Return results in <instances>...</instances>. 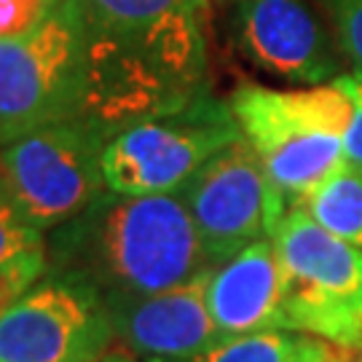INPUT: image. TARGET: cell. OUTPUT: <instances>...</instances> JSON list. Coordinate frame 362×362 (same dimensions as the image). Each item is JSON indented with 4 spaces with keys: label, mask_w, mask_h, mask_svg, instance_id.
<instances>
[{
    "label": "cell",
    "mask_w": 362,
    "mask_h": 362,
    "mask_svg": "<svg viewBox=\"0 0 362 362\" xmlns=\"http://www.w3.org/2000/svg\"><path fill=\"white\" fill-rule=\"evenodd\" d=\"M303 207L327 233L362 250V167L344 161Z\"/></svg>",
    "instance_id": "cell-13"
},
{
    "label": "cell",
    "mask_w": 362,
    "mask_h": 362,
    "mask_svg": "<svg viewBox=\"0 0 362 362\" xmlns=\"http://www.w3.org/2000/svg\"><path fill=\"white\" fill-rule=\"evenodd\" d=\"M274 245L285 272L287 330L327 341L349 351L362 349V250L341 242L311 218L303 204H290Z\"/></svg>",
    "instance_id": "cell-4"
},
{
    "label": "cell",
    "mask_w": 362,
    "mask_h": 362,
    "mask_svg": "<svg viewBox=\"0 0 362 362\" xmlns=\"http://www.w3.org/2000/svg\"><path fill=\"white\" fill-rule=\"evenodd\" d=\"M239 137L231 105L204 94L116 132L103 156L105 185L124 196L180 194L209 158Z\"/></svg>",
    "instance_id": "cell-5"
},
{
    "label": "cell",
    "mask_w": 362,
    "mask_h": 362,
    "mask_svg": "<svg viewBox=\"0 0 362 362\" xmlns=\"http://www.w3.org/2000/svg\"><path fill=\"white\" fill-rule=\"evenodd\" d=\"M204 296L223 338L290 333L285 272L274 239L255 242L207 272Z\"/></svg>",
    "instance_id": "cell-12"
},
{
    "label": "cell",
    "mask_w": 362,
    "mask_h": 362,
    "mask_svg": "<svg viewBox=\"0 0 362 362\" xmlns=\"http://www.w3.org/2000/svg\"><path fill=\"white\" fill-rule=\"evenodd\" d=\"M103 296L46 274L0 317V362H91L116 346Z\"/></svg>",
    "instance_id": "cell-9"
},
{
    "label": "cell",
    "mask_w": 362,
    "mask_h": 362,
    "mask_svg": "<svg viewBox=\"0 0 362 362\" xmlns=\"http://www.w3.org/2000/svg\"><path fill=\"white\" fill-rule=\"evenodd\" d=\"M290 362H360V357H354V351L333 346L327 341L311 336H296V351Z\"/></svg>",
    "instance_id": "cell-19"
},
{
    "label": "cell",
    "mask_w": 362,
    "mask_h": 362,
    "mask_svg": "<svg viewBox=\"0 0 362 362\" xmlns=\"http://www.w3.org/2000/svg\"><path fill=\"white\" fill-rule=\"evenodd\" d=\"M59 3L83 54V118L110 137L209 94V0Z\"/></svg>",
    "instance_id": "cell-1"
},
{
    "label": "cell",
    "mask_w": 362,
    "mask_h": 362,
    "mask_svg": "<svg viewBox=\"0 0 362 362\" xmlns=\"http://www.w3.org/2000/svg\"><path fill=\"white\" fill-rule=\"evenodd\" d=\"M91 362H140L132 351H127L124 346H113L110 351H105L103 357H97V360H91Z\"/></svg>",
    "instance_id": "cell-20"
},
{
    "label": "cell",
    "mask_w": 362,
    "mask_h": 362,
    "mask_svg": "<svg viewBox=\"0 0 362 362\" xmlns=\"http://www.w3.org/2000/svg\"><path fill=\"white\" fill-rule=\"evenodd\" d=\"M110 134L89 118H70L0 145V172L38 231L78 218L107 191L103 156Z\"/></svg>",
    "instance_id": "cell-6"
},
{
    "label": "cell",
    "mask_w": 362,
    "mask_h": 362,
    "mask_svg": "<svg viewBox=\"0 0 362 362\" xmlns=\"http://www.w3.org/2000/svg\"><path fill=\"white\" fill-rule=\"evenodd\" d=\"M49 272L100 296H151L188 285L212 266L180 194L105 191L89 209L46 233Z\"/></svg>",
    "instance_id": "cell-2"
},
{
    "label": "cell",
    "mask_w": 362,
    "mask_h": 362,
    "mask_svg": "<svg viewBox=\"0 0 362 362\" xmlns=\"http://www.w3.org/2000/svg\"><path fill=\"white\" fill-rule=\"evenodd\" d=\"M86 76L78 30L57 0L52 16L22 38L0 40V145L83 118Z\"/></svg>",
    "instance_id": "cell-7"
},
{
    "label": "cell",
    "mask_w": 362,
    "mask_h": 362,
    "mask_svg": "<svg viewBox=\"0 0 362 362\" xmlns=\"http://www.w3.org/2000/svg\"><path fill=\"white\" fill-rule=\"evenodd\" d=\"M54 3H57V0H54Z\"/></svg>",
    "instance_id": "cell-22"
},
{
    "label": "cell",
    "mask_w": 362,
    "mask_h": 362,
    "mask_svg": "<svg viewBox=\"0 0 362 362\" xmlns=\"http://www.w3.org/2000/svg\"><path fill=\"white\" fill-rule=\"evenodd\" d=\"M298 333H258V336L223 338L204 354L177 362H290Z\"/></svg>",
    "instance_id": "cell-15"
},
{
    "label": "cell",
    "mask_w": 362,
    "mask_h": 362,
    "mask_svg": "<svg viewBox=\"0 0 362 362\" xmlns=\"http://www.w3.org/2000/svg\"><path fill=\"white\" fill-rule=\"evenodd\" d=\"M341 86L349 94V124L344 132V151H346V161L351 164H360L362 167V73H346V76H338Z\"/></svg>",
    "instance_id": "cell-18"
},
{
    "label": "cell",
    "mask_w": 362,
    "mask_h": 362,
    "mask_svg": "<svg viewBox=\"0 0 362 362\" xmlns=\"http://www.w3.org/2000/svg\"><path fill=\"white\" fill-rule=\"evenodd\" d=\"M54 0H0V40L22 38L54 11Z\"/></svg>",
    "instance_id": "cell-17"
},
{
    "label": "cell",
    "mask_w": 362,
    "mask_h": 362,
    "mask_svg": "<svg viewBox=\"0 0 362 362\" xmlns=\"http://www.w3.org/2000/svg\"><path fill=\"white\" fill-rule=\"evenodd\" d=\"M233 38L252 65L290 83L320 86L341 76L336 38L306 0H236Z\"/></svg>",
    "instance_id": "cell-10"
},
{
    "label": "cell",
    "mask_w": 362,
    "mask_h": 362,
    "mask_svg": "<svg viewBox=\"0 0 362 362\" xmlns=\"http://www.w3.org/2000/svg\"><path fill=\"white\" fill-rule=\"evenodd\" d=\"M333 27L338 52L362 73V0H317Z\"/></svg>",
    "instance_id": "cell-16"
},
{
    "label": "cell",
    "mask_w": 362,
    "mask_h": 362,
    "mask_svg": "<svg viewBox=\"0 0 362 362\" xmlns=\"http://www.w3.org/2000/svg\"><path fill=\"white\" fill-rule=\"evenodd\" d=\"M180 196L212 269L245 247L274 239L290 207L245 137L209 158Z\"/></svg>",
    "instance_id": "cell-8"
},
{
    "label": "cell",
    "mask_w": 362,
    "mask_h": 362,
    "mask_svg": "<svg viewBox=\"0 0 362 362\" xmlns=\"http://www.w3.org/2000/svg\"><path fill=\"white\" fill-rule=\"evenodd\" d=\"M43 247H46V233L30 223L6 175L0 172V272L8 269L22 255Z\"/></svg>",
    "instance_id": "cell-14"
},
{
    "label": "cell",
    "mask_w": 362,
    "mask_h": 362,
    "mask_svg": "<svg viewBox=\"0 0 362 362\" xmlns=\"http://www.w3.org/2000/svg\"><path fill=\"white\" fill-rule=\"evenodd\" d=\"M204 279L151 296H105L118 346L143 362H177L223 341L204 296Z\"/></svg>",
    "instance_id": "cell-11"
},
{
    "label": "cell",
    "mask_w": 362,
    "mask_h": 362,
    "mask_svg": "<svg viewBox=\"0 0 362 362\" xmlns=\"http://www.w3.org/2000/svg\"><path fill=\"white\" fill-rule=\"evenodd\" d=\"M360 351H362V349H360ZM360 362H362V354H360Z\"/></svg>",
    "instance_id": "cell-21"
},
{
    "label": "cell",
    "mask_w": 362,
    "mask_h": 362,
    "mask_svg": "<svg viewBox=\"0 0 362 362\" xmlns=\"http://www.w3.org/2000/svg\"><path fill=\"white\" fill-rule=\"evenodd\" d=\"M228 105L242 137L287 204H303L346 161L344 132L351 105L338 78L303 89L245 81L231 91Z\"/></svg>",
    "instance_id": "cell-3"
}]
</instances>
